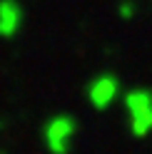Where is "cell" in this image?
I'll return each instance as SVG.
<instances>
[{"instance_id":"1","label":"cell","mask_w":152,"mask_h":154,"mask_svg":"<svg viewBox=\"0 0 152 154\" xmlns=\"http://www.w3.org/2000/svg\"><path fill=\"white\" fill-rule=\"evenodd\" d=\"M122 107L127 117V129L135 139H145L152 134V90L132 87L122 92Z\"/></svg>"},{"instance_id":"2","label":"cell","mask_w":152,"mask_h":154,"mask_svg":"<svg viewBox=\"0 0 152 154\" xmlns=\"http://www.w3.org/2000/svg\"><path fill=\"white\" fill-rule=\"evenodd\" d=\"M80 124L68 112H58L43 124V144L50 154H70L78 139Z\"/></svg>"},{"instance_id":"3","label":"cell","mask_w":152,"mask_h":154,"mask_svg":"<svg viewBox=\"0 0 152 154\" xmlns=\"http://www.w3.org/2000/svg\"><path fill=\"white\" fill-rule=\"evenodd\" d=\"M122 92H125V87H122L120 75L105 70V72H97L87 82L85 100H87V104L95 112H105V109H110L112 104H117L122 100Z\"/></svg>"},{"instance_id":"4","label":"cell","mask_w":152,"mask_h":154,"mask_svg":"<svg viewBox=\"0 0 152 154\" xmlns=\"http://www.w3.org/2000/svg\"><path fill=\"white\" fill-rule=\"evenodd\" d=\"M25 23V8L20 0H0V37H15Z\"/></svg>"},{"instance_id":"5","label":"cell","mask_w":152,"mask_h":154,"mask_svg":"<svg viewBox=\"0 0 152 154\" xmlns=\"http://www.w3.org/2000/svg\"><path fill=\"white\" fill-rule=\"evenodd\" d=\"M117 15L122 17V20H132V17L137 15V3L135 0H122V3L117 5Z\"/></svg>"}]
</instances>
